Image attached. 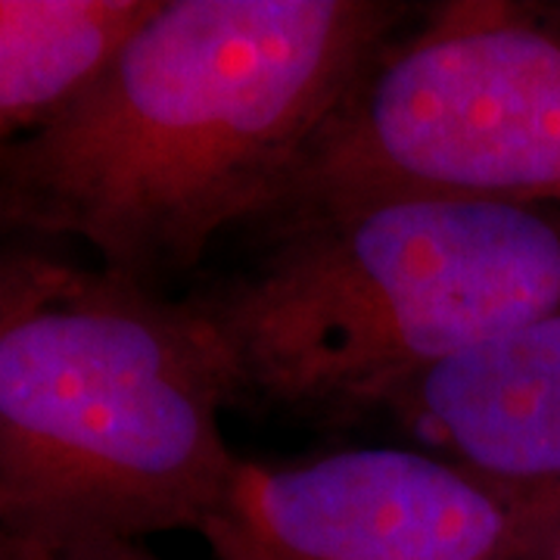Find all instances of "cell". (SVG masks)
Listing matches in <instances>:
<instances>
[{"instance_id":"obj_1","label":"cell","mask_w":560,"mask_h":560,"mask_svg":"<svg viewBox=\"0 0 560 560\" xmlns=\"http://www.w3.org/2000/svg\"><path fill=\"white\" fill-rule=\"evenodd\" d=\"M415 16L393 0H160L72 101L0 143V221L88 243L160 293L259 219Z\"/></svg>"},{"instance_id":"obj_2","label":"cell","mask_w":560,"mask_h":560,"mask_svg":"<svg viewBox=\"0 0 560 560\" xmlns=\"http://www.w3.org/2000/svg\"><path fill=\"white\" fill-rule=\"evenodd\" d=\"M180 305L228 399L305 418L383 401L467 349L560 312V206L389 200L256 231Z\"/></svg>"},{"instance_id":"obj_3","label":"cell","mask_w":560,"mask_h":560,"mask_svg":"<svg viewBox=\"0 0 560 560\" xmlns=\"http://www.w3.org/2000/svg\"><path fill=\"white\" fill-rule=\"evenodd\" d=\"M180 300L40 249L0 324V529L140 541L221 511L243 460Z\"/></svg>"},{"instance_id":"obj_4","label":"cell","mask_w":560,"mask_h":560,"mask_svg":"<svg viewBox=\"0 0 560 560\" xmlns=\"http://www.w3.org/2000/svg\"><path fill=\"white\" fill-rule=\"evenodd\" d=\"M389 200L560 206V10L433 7L361 72L243 231Z\"/></svg>"},{"instance_id":"obj_5","label":"cell","mask_w":560,"mask_h":560,"mask_svg":"<svg viewBox=\"0 0 560 560\" xmlns=\"http://www.w3.org/2000/svg\"><path fill=\"white\" fill-rule=\"evenodd\" d=\"M200 536L215 560H548L560 521L442 455L349 448L243 460Z\"/></svg>"},{"instance_id":"obj_6","label":"cell","mask_w":560,"mask_h":560,"mask_svg":"<svg viewBox=\"0 0 560 560\" xmlns=\"http://www.w3.org/2000/svg\"><path fill=\"white\" fill-rule=\"evenodd\" d=\"M381 408L560 521V312L467 349Z\"/></svg>"},{"instance_id":"obj_7","label":"cell","mask_w":560,"mask_h":560,"mask_svg":"<svg viewBox=\"0 0 560 560\" xmlns=\"http://www.w3.org/2000/svg\"><path fill=\"white\" fill-rule=\"evenodd\" d=\"M160 0H0V143L72 101Z\"/></svg>"},{"instance_id":"obj_8","label":"cell","mask_w":560,"mask_h":560,"mask_svg":"<svg viewBox=\"0 0 560 560\" xmlns=\"http://www.w3.org/2000/svg\"><path fill=\"white\" fill-rule=\"evenodd\" d=\"M0 560H162L140 541H62L0 529Z\"/></svg>"},{"instance_id":"obj_9","label":"cell","mask_w":560,"mask_h":560,"mask_svg":"<svg viewBox=\"0 0 560 560\" xmlns=\"http://www.w3.org/2000/svg\"><path fill=\"white\" fill-rule=\"evenodd\" d=\"M40 249H44V243L32 241L25 234H16L0 221V324H3L10 305H13V296L20 290L28 265L35 261Z\"/></svg>"},{"instance_id":"obj_10","label":"cell","mask_w":560,"mask_h":560,"mask_svg":"<svg viewBox=\"0 0 560 560\" xmlns=\"http://www.w3.org/2000/svg\"><path fill=\"white\" fill-rule=\"evenodd\" d=\"M548 560H560V536H558V541H555V548H551V555H548Z\"/></svg>"}]
</instances>
